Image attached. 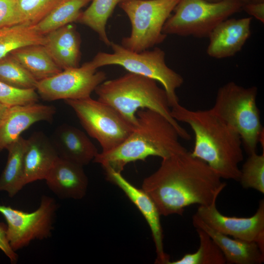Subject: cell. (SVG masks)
Wrapping results in <instances>:
<instances>
[{"label":"cell","mask_w":264,"mask_h":264,"mask_svg":"<svg viewBox=\"0 0 264 264\" xmlns=\"http://www.w3.org/2000/svg\"><path fill=\"white\" fill-rule=\"evenodd\" d=\"M226 185L207 164L186 150L162 159L157 170L144 179L142 189L161 216H167L182 215L191 205L211 204Z\"/></svg>","instance_id":"obj_1"},{"label":"cell","mask_w":264,"mask_h":264,"mask_svg":"<svg viewBox=\"0 0 264 264\" xmlns=\"http://www.w3.org/2000/svg\"><path fill=\"white\" fill-rule=\"evenodd\" d=\"M177 121L187 124L194 136L192 156L204 162L222 179L239 181L243 159L240 135L210 109L193 110L179 104L171 108Z\"/></svg>","instance_id":"obj_2"},{"label":"cell","mask_w":264,"mask_h":264,"mask_svg":"<svg viewBox=\"0 0 264 264\" xmlns=\"http://www.w3.org/2000/svg\"><path fill=\"white\" fill-rule=\"evenodd\" d=\"M136 116L137 124L128 138L116 148L99 153L94 159L105 171L121 173L130 162L151 156L163 159L187 150L179 142L175 127L162 115L142 109Z\"/></svg>","instance_id":"obj_3"},{"label":"cell","mask_w":264,"mask_h":264,"mask_svg":"<svg viewBox=\"0 0 264 264\" xmlns=\"http://www.w3.org/2000/svg\"><path fill=\"white\" fill-rule=\"evenodd\" d=\"M94 91L97 100L114 108L133 127L137 124V111L149 109L166 118L175 127L180 138L191 139L188 132L172 116L166 91L154 79L128 72L118 78L105 80Z\"/></svg>","instance_id":"obj_4"},{"label":"cell","mask_w":264,"mask_h":264,"mask_svg":"<svg viewBox=\"0 0 264 264\" xmlns=\"http://www.w3.org/2000/svg\"><path fill=\"white\" fill-rule=\"evenodd\" d=\"M258 88H245L234 82L220 87L211 110L240 136L249 154L256 152L264 134L260 111L256 103Z\"/></svg>","instance_id":"obj_5"},{"label":"cell","mask_w":264,"mask_h":264,"mask_svg":"<svg viewBox=\"0 0 264 264\" xmlns=\"http://www.w3.org/2000/svg\"><path fill=\"white\" fill-rule=\"evenodd\" d=\"M110 46L112 53L99 52L91 61L86 62L88 65L94 69L105 66L117 65L129 72L154 79L162 85L171 108L179 104L176 90L183 84V78L168 66L162 49L155 47L135 52L111 41Z\"/></svg>","instance_id":"obj_6"},{"label":"cell","mask_w":264,"mask_h":264,"mask_svg":"<svg viewBox=\"0 0 264 264\" xmlns=\"http://www.w3.org/2000/svg\"><path fill=\"white\" fill-rule=\"evenodd\" d=\"M179 0H124L118 5L131 24V32L121 44L139 52L162 43L167 35L163 26Z\"/></svg>","instance_id":"obj_7"},{"label":"cell","mask_w":264,"mask_h":264,"mask_svg":"<svg viewBox=\"0 0 264 264\" xmlns=\"http://www.w3.org/2000/svg\"><path fill=\"white\" fill-rule=\"evenodd\" d=\"M240 0H179L165 22L162 32L167 35L208 37L220 22L242 10Z\"/></svg>","instance_id":"obj_8"},{"label":"cell","mask_w":264,"mask_h":264,"mask_svg":"<svg viewBox=\"0 0 264 264\" xmlns=\"http://www.w3.org/2000/svg\"><path fill=\"white\" fill-rule=\"evenodd\" d=\"M65 101L74 111L87 133L98 141L102 152L120 145L134 128L114 108L98 100L90 97Z\"/></svg>","instance_id":"obj_9"},{"label":"cell","mask_w":264,"mask_h":264,"mask_svg":"<svg viewBox=\"0 0 264 264\" xmlns=\"http://www.w3.org/2000/svg\"><path fill=\"white\" fill-rule=\"evenodd\" d=\"M57 208L54 199L46 196L42 197L38 208L31 212L0 205V213L7 222V237L12 249L16 252L34 240L49 238Z\"/></svg>","instance_id":"obj_10"},{"label":"cell","mask_w":264,"mask_h":264,"mask_svg":"<svg viewBox=\"0 0 264 264\" xmlns=\"http://www.w3.org/2000/svg\"><path fill=\"white\" fill-rule=\"evenodd\" d=\"M106 78L105 72L97 71L85 63L38 81L36 90L39 96L47 101L82 99L90 97Z\"/></svg>","instance_id":"obj_11"},{"label":"cell","mask_w":264,"mask_h":264,"mask_svg":"<svg viewBox=\"0 0 264 264\" xmlns=\"http://www.w3.org/2000/svg\"><path fill=\"white\" fill-rule=\"evenodd\" d=\"M216 200L199 205L197 216L213 229L228 236L255 242L264 252V200L261 199L256 212L251 217H229L220 213Z\"/></svg>","instance_id":"obj_12"},{"label":"cell","mask_w":264,"mask_h":264,"mask_svg":"<svg viewBox=\"0 0 264 264\" xmlns=\"http://www.w3.org/2000/svg\"><path fill=\"white\" fill-rule=\"evenodd\" d=\"M108 180L117 186L141 212L151 229L154 243L156 258L155 263L168 264L169 255L164 251L161 215L153 200L142 189H139L126 179L121 173L105 171Z\"/></svg>","instance_id":"obj_13"},{"label":"cell","mask_w":264,"mask_h":264,"mask_svg":"<svg viewBox=\"0 0 264 264\" xmlns=\"http://www.w3.org/2000/svg\"><path fill=\"white\" fill-rule=\"evenodd\" d=\"M55 113L53 106L37 103L9 107L0 123V152L6 149L32 125L42 121H49Z\"/></svg>","instance_id":"obj_14"},{"label":"cell","mask_w":264,"mask_h":264,"mask_svg":"<svg viewBox=\"0 0 264 264\" xmlns=\"http://www.w3.org/2000/svg\"><path fill=\"white\" fill-rule=\"evenodd\" d=\"M252 18L227 19L219 23L208 36L207 54L215 59L231 57L241 50L251 35Z\"/></svg>","instance_id":"obj_15"},{"label":"cell","mask_w":264,"mask_h":264,"mask_svg":"<svg viewBox=\"0 0 264 264\" xmlns=\"http://www.w3.org/2000/svg\"><path fill=\"white\" fill-rule=\"evenodd\" d=\"M44 180L48 188L61 198H83L88 184L83 166L59 156Z\"/></svg>","instance_id":"obj_16"},{"label":"cell","mask_w":264,"mask_h":264,"mask_svg":"<svg viewBox=\"0 0 264 264\" xmlns=\"http://www.w3.org/2000/svg\"><path fill=\"white\" fill-rule=\"evenodd\" d=\"M58 157L51 140L41 132L33 133L27 139L24 154V185L45 179Z\"/></svg>","instance_id":"obj_17"},{"label":"cell","mask_w":264,"mask_h":264,"mask_svg":"<svg viewBox=\"0 0 264 264\" xmlns=\"http://www.w3.org/2000/svg\"><path fill=\"white\" fill-rule=\"evenodd\" d=\"M51 141L60 157L82 166L88 164L99 153L85 133L68 124L57 127Z\"/></svg>","instance_id":"obj_18"},{"label":"cell","mask_w":264,"mask_h":264,"mask_svg":"<svg viewBox=\"0 0 264 264\" xmlns=\"http://www.w3.org/2000/svg\"><path fill=\"white\" fill-rule=\"evenodd\" d=\"M195 228L204 231L222 251L226 263L234 264H261L264 262V252L258 245L222 234L211 228L195 214L192 217Z\"/></svg>","instance_id":"obj_19"},{"label":"cell","mask_w":264,"mask_h":264,"mask_svg":"<svg viewBox=\"0 0 264 264\" xmlns=\"http://www.w3.org/2000/svg\"><path fill=\"white\" fill-rule=\"evenodd\" d=\"M45 36L44 45L62 70L79 66L81 40L71 23L52 31Z\"/></svg>","instance_id":"obj_20"},{"label":"cell","mask_w":264,"mask_h":264,"mask_svg":"<svg viewBox=\"0 0 264 264\" xmlns=\"http://www.w3.org/2000/svg\"><path fill=\"white\" fill-rule=\"evenodd\" d=\"M10 54L38 81L51 77L63 70L44 45L22 47L14 50Z\"/></svg>","instance_id":"obj_21"},{"label":"cell","mask_w":264,"mask_h":264,"mask_svg":"<svg viewBox=\"0 0 264 264\" xmlns=\"http://www.w3.org/2000/svg\"><path fill=\"white\" fill-rule=\"evenodd\" d=\"M27 139L20 136L6 149L8 157L5 167L0 176V191L14 197L24 186L23 159Z\"/></svg>","instance_id":"obj_22"},{"label":"cell","mask_w":264,"mask_h":264,"mask_svg":"<svg viewBox=\"0 0 264 264\" xmlns=\"http://www.w3.org/2000/svg\"><path fill=\"white\" fill-rule=\"evenodd\" d=\"M45 36L39 33L34 25L18 24L0 28V59L19 48L44 45Z\"/></svg>","instance_id":"obj_23"},{"label":"cell","mask_w":264,"mask_h":264,"mask_svg":"<svg viewBox=\"0 0 264 264\" xmlns=\"http://www.w3.org/2000/svg\"><path fill=\"white\" fill-rule=\"evenodd\" d=\"M92 0H62L43 20L34 25L42 35L73 22H77L81 9Z\"/></svg>","instance_id":"obj_24"},{"label":"cell","mask_w":264,"mask_h":264,"mask_svg":"<svg viewBox=\"0 0 264 264\" xmlns=\"http://www.w3.org/2000/svg\"><path fill=\"white\" fill-rule=\"evenodd\" d=\"M123 0H92L88 8L81 12L77 22L91 28L105 45L110 46L111 41L107 34L106 24L116 6Z\"/></svg>","instance_id":"obj_25"},{"label":"cell","mask_w":264,"mask_h":264,"mask_svg":"<svg viewBox=\"0 0 264 264\" xmlns=\"http://www.w3.org/2000/svg\"><path fill=\"white\" fill-rule=\"evenodd\" d=\"M199 246L194 253L184 255L180 259L170 261L168 264H225L222 251L213 239L202 229L196 228Z\"/></svg>","instance_id":"obj_26"},{"label":"cell","mask_w":264,"mask_h":264,"mask_svg":"<svg viewBox=\"0 0 264 264\" xmlns=\"http://www.w3.org/2000/svg\"><path fill=\"white\" fill-rule=\"evenodd\" d=\"M0 81L16 88L36 89L38 81L10 54L0 59Z\"/></svg>","instance_id":"obj_27"},{"label":"cell","mask_w":264,"mask_h":264,"mask_svg":"<svg viewBox=\"0 0 264 264\" xmlns=\"http://www.w3.org/2000/svg\"><path fill=\"white\" fill-rule=\"evenodd\" d=\"M241 170L239 179L243 188L254 189L264 193V149L261 154H249Z\"/></svg>","instance_id":"obj_28"},{"label":"cell","mask_w":264,"mask_h":264,"mask_svg":"<svg viewBox=\"0 0 264 264\" xmlns=\"http://www.w3.org/2000/svg\"><path fill=\"white\" fill-rule=\"evenodd\" d=\"M62 0H16L21 24L35 25Z\"/></svg>","instance_id":"obj_29"},{"label":"cell","mask_w":264,"mask_h":264,"mask_svg":"<svg viewBox=\"0 0 264 264\" xmlns=\"http://www.w3.org/2000/svg\"><path fill=\"white\" fill-rule=\"evenodd\" d=\"M38 99L35 89H20L0 81V102L8 107L34 104Z\"/></svg>","instance_id":"obj_30"},{"label":"cell","mask_w":264,"mask_h":264,"mask_svg":"<svg viewBox=\"0 0 264 264\" xmlns=\"http://www.w3.org/2000/svg\"><path fill=\"white\" fill-rule=\"evenodd\" d=\"M21 24L16 0H0V28Z\"/></svg>","instance_id":"obj_31"},{"label":"cell","mask_w":264,"mask_h":264,"mask_svg":"<svg viewBox=\"0 0 264 264\" xmlns=\"http://www.w3.org/2000/svg\"><path fill=\"white\" fill-rule=\"evenodd\" d=\"M6 230L7 225L3 222H0V249L9 258L11 263L15 264L18 261V256L9 243Z\"/></svg>","instance_id":"obj_32"},{"label":"cell","mask_w":264,"mask_h":264,"mask_svg":"<svg viewBox=\"0 0 264 264\" xmlns=\"http://www.w3.org/2000/svg\"><path fill=\"white\" fill-rule=\"evenodd\" d=\"M242 10L264 22V2L243 3Z\"/></svg>","instance_id":"obj_33"},{"label":"cell","mask_w":264,"mask_h":264,"mask_svg":"<svg viewBox=\"0 0 264 264\" xmlns=\"http://www.w3.org/2000/svg\"><path fill=\"white\" fill-rule=\"evenodd\" d=\"M9 107L0 102V123L7 113Z\"/></svg>","instance_id":"obj_34"},{"label":"cell","mask_w":264,"mask_h":264,"mask_svg":"<svg viewBox=\"0 0 264 264\" xmlns=\"http://www.w3.org/2000/svg\"><path fill=\"white\" fill-rule=\"evenodd\" d=\"M206 1L211 2H217L221 1V0H205ZM242 1L243 3H249L251 2V0H240Z\"/></svg>","instance_id":"obj_35"},{"label":"cell","mask_w":264,"mask_h":264,"mask_svg":"<svg viewBox=\"0 0 264 264\" xmlns=\"http://www.w3.org/2000/svg\"><path fill=\"white\" fill-rule=\"evenodd\" d=\"M251 2H263L264 0H251Z\"/></svg>","instance_id":"obj_36"}]
</instances>
